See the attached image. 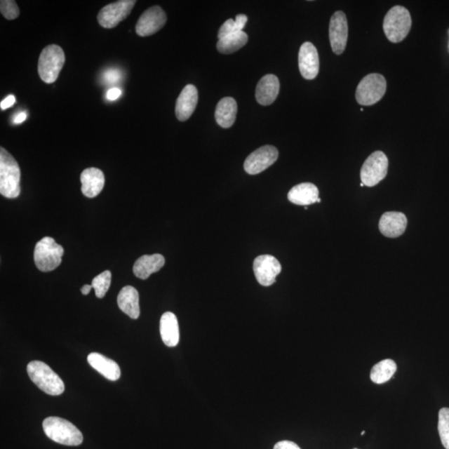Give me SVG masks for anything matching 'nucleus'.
Instances as JSON below:
<instances>
[{"mask_svg":"<svg viewBox=\"0 0 449 449\" xmlns=\"http://www.w3.org/2000/svg\"><path fill=\"white\" fill-rule=\"evenodd\" d=\"M19 164L10 152L0 147V193L6 199H17L21 192Z\"/></svg>","mask_w":449,"mask_h":449,"instance_id":"f257e3e1","label":"nucleus"},{"mask_svg":"<svg viewBox=\"0 0 449 449\" xmlns=\"http://www.w3.org/2000/svg\"><path fill=\"white\" fill-rule=\"evenodd\" d=\"M43 429L48 438L62 445L79 446L83 441L77 427L61 417H47L43 422Z\"/></svg>","mask_w":449,"mask_h":449,"instance_id":"f03ea898","label":"nucleus"},{"mask_svg":"<svg viewBox=\"0 0 449 449\" xmlns=\"http://www.w3.org/2000/svg\"><path fill=\"white\" fill-rule=\"evenodd\" d=\"M27 372L33 383L44 393L56 396L65 392L64 381L46 363L30 362L27 366Z\"/></svg>","mask_w":449,"mask_h":449,"instance_id":"7ed1b4c3","label":"nucleus"},{"mask_svg":"<svg viewBox=\"0 0 449 449\" xmlns=\"http://www.w3.org/2000/svg\"><path fill=\"white\" fill-rule=\"evenodd\" d=\"M412 18L410 11L403 6L390 8L384 20V32L390 42L403 41L410 33Z\"/></svg>","mask_w":449,"mask_h":449,"instance_id":"20e7f679","label":"nucleus"},{"mask_svg":"<svg viewBox=\"0 0 449 449\" xmlns=\"http://www.w3.org/2000/svg\"><path fill=\"white\" fill-rule=\"evenodd\" d=\"M65 62V55L58 45L51 44L43 49L39 58L38 71L45 83L55 82Z\"/></svg>","mask_w":449,"mask_h":449,"instance_id":"39448f33","label":"nucleus"},{"mask_svg":"<svg viewBox=\"0 0 449 449\" xmlns=\"http://www.w3.org/2000/svg\"><path fill=\"white\" fill-rule=\"evenodd\" d=\"M65 250L52 237H43L35 246L34 262L40 272H49L60 266Z\"/></svg>","mask_w":449,"mask_h":449,"instance_id":"423d86ee","label":"nucleus"},{"mask_svg":"<svg viewBox=\"0 0 449 449\" xmlns=\"http://www.w3.org/2000/svg\"><path fill=\"white\" fill-rule=\"evenodd\" d=\"M387 83L383 75L371 74L366 76L358 83L356 98L358 105L371 106L382 100L386 93Z\"/></svg>","mask_w":449,"mask_h":449,"instance_id":"0eeeda50","label":"nucleus"},{"mask_svg":"<svg viewBox=\"0 0 449 449\" xmlns=\"http://www.w3.org/2000/svg\"><path fill=\"white\" fill-rule=\"evenodd\" d=\"M389 160L383 152L376 151L368 157L361 170V182L366 187H375L387 176Z\"/></svg>","mask_w":449,"mask_h":449,"instance_id":"6e6552de","label":"nucleus"},{"mask_svg":"<svg viewBox=\"0 0 449 449\" xmlns=\"http://www.w3.org/2000/svg\"><path fill=\"white\" fill-rule=\"evenodd\" d=\"M136 0H120L107 4L98 15V21L105 29H114L131 13Z\"/></svg>","mask_w":449,"mask_h":449,"instance_id":"1a4fd4ad","label":"nucleus"},{"mask_svg":"<svg viewBox=\"0 0 449 449\" xmlns=\"http://www.w3.org/2000/svg\"><path fill=\"white\" fill-rule=\"evenodd\" d=\"M279 152L275 147L263 146L247 156L244 169L250 175H257L264 172L276 163Z\"/></svg>","mask_w":449,"mask_h":449,"instance_id":"9d476101","label":"nucleus"},{"mask_svg":"<svg viewBox=\"0 0 449 449\" xmlns=\"http://www.w3.org/2000/svg\"><path fill=\"white\" fill-rule=\"evenodd\" d=\"M253 271L259 284L271 286L281 272V264L276 257L269 255H260L254 260Z\"/></svg>","mask_w":449,"mask_h":449,"instance_id":"9b49d317","label":"nucleus"},{"mask_svg":"<svg viewBox=\"0 0 449 449\" xmlns=\"http://www.w3.org/2000/svg\"><path fill=\"white\" fill-rule=\"evenodd\" d=\"M348 21L344 13L336 11L330 22V41L332 51L337 55H342L348 40Z\"/></svg>","mask_w":449,"mask_h":449,"instance_id":"f8f14e48","label":"nucleus"},{"mask_svg":"<svg viewBox=\"0 0 449 449\" xmlns=\"http://www.w3.org/2000/svg\"><path fill=\"white\" fill-rule=\"evenodd\" d=\"M167 22V15L160 6L148 8L142 13L136 25V32L141 37H147L159 32Z\"/></svg>","mask_w":449,"mask_h":449,"instance_id":"ddd939ff","label":"nucleus"},{"mask_svg":"<svg viewBox=\"0 0 449 449\" xmlns=\"http://www.w3.org/2000/svg\"><path fill=\"white\" fill-rule=\"evenodd\" d=\"M299 69L302 77L312 80L317 77L320 69V60L318 51L314 45L305 42L302 45L299 52Z\"/></svg>","mask_w":449,"mask_h":449,"instance_id":"4468645a","label":"nucleus"},{"mask_svg":"<svg viewBox=\"0 0 449 449\" xmlns=\"http://www.w3.org/2000/svg\"><path fill=\"white\" fill-rule=\"evenodd\" d=\"M406 215L402 213L388 212L382 215L380 231L386 237L397 238L403 234L407 227Z\"/></svg>","mask_w":449,"mask_h":449,"instance_id":"2eb2a0df","label":"nucleus"},{"mask_svg":"<svg viewBox=\"0 0 449 449\" xmlns=\"http://www.w3.org/2000/svg\"><path fill=\"white\" fill-rule=\"evenodd\" d=\"M197 102H199V92L194 85L188 84L182 89L176 103V116L179 121L185 122L194 112Z\"/></svg>","mask_w":449,"mask_h":449,"instance_id":"dca6fc26","label":"nucleus"},{"mask_svg":"<svg viewBox=\"0 0 449 449\" xmlns=\"http://www.w3.org/2000/svg\"><path fill=\"white\" fill-rule=\"evenodd\" d=\"M280 92V81L276 75L268 74L259 81L255 98L260 105H272Z\"/></svg>","mask_w":449,"mask_h":449,"instance_id":"f3484780","label":"nucleus"},{"mask_svg":"<svg viewBox=\"0 0 449 449\" xmlns=\"http://www.w3.org/2000/svg\"><path fill=\"white\" fill-rule=\"evenodd\" d=\"M82 182V192L88 199H93L100 194L105 187V174L100 169L90 168L85 169L81 174Z\"/></svg>","mask_w":449,"mask_h":449,"instance_id":"a211bd4d","label":"nucleus"},{"mask_svg":"<svg viewBox=\"0 0 449 449\" xmlns=\"http://www.w3.org/2000/svg\"><path fill=\"white\" fill-rule=\"evenodd\" d=\"M165 258L160 254L142 255L133 266V273L139 279L147 280L152 274L159 272L164 267Z\"/></svg>","mask_w":449,"mask_h":449,"instance_id":"6ab92c4d","label":"nucleus"},{"mask_svg":"<svg viewBox=\"0 0 449 449\" xmlns=\"http://www.w3.org/2000/svg\"><path fill=\"white\" fill-rule=\"evenodd\" d=\"M88 362L106 379L116 381L120 378L121 370L118 363L98 353H91L88 356Z\"/></svg>","mask_w":449,"mask_h":449,"instance_id":"aec40b11","label":"nucleus"},{"mask_svg":"<svg viewBox=\"0 0 449 449\" xmlns=\"http://www.w3.org/2000/svg\"><path fill=\"white\" fill-rule=\"evenodd\" d=\"M119 307L130 318L137 320L140 316V307H139V294L136 289L131 286L123 287L118 296Z\"/></svg>","mask_w":449,"mask_h":449,"instance_id":"412c9836","label":"nucleus"},{"mask_svg":"<svg viewBox=\"0 0 449 449\" xmlns=\"http://www.w3.org/2000/svg\"><path fill=\"white\" fill-rule=\"evenodd\" d=\"M288 199L293 204L307 206L318 201L319 189L312 183H300L291 188Z\"/></svg>","mask_w":449,"mask_h":449,"instance_id":"4be33fe9","label":"nucleus"},{"mask_svg":"<svg viewBox=\"0 0 449 449\" xmlns=\"http://www.w3.org/2000/svg\"><path fill=\"white\" fill-rule=\"evenodd\" d=\"M160 334L163 343L175 347L179 343L180 334L177 316L173 312H166L161 317Z\"/></svg>","mask_w":449,"mask_h":449,"instance_id":"5701e85b","label":"nucleus"},{"mask_svg":"<svg viewBox=\"0 0 449 449\" xmlns=\"http://www.w3.org/2000/svg\"><path fill=\"white\" fill-rule=\"evenodd\" d=\"M237 114V103L234 98H224L218 102L215 109V118L223 128H231L234 124Z\"/></svg>","mask_w":449,"mask_h":449,"instance_id":"b1692460","label":"nucleus"},{"mask_svg":"<svg viewBox=\"0 0 449 449\" xmlns=\"http://www.w3.org/2000/svg\"><path fill=\"white\" fill-rule=\"evenodd\" d=\"M248 41V36L242 32L227 36L221 39H218L217 44V51L223 55H231L244 47Z\"/></svg>","mask_w":449,"mask_h":449,"instance_id":"393cba45","label":"nucleus"},{"mask_svg":"<svg viewBox=\"0 0 449 449\" xmlns=\"http://www.w3.org/2000/svg\"><path fill=\"white\" fill-rule=\"evenodd\" d=\"M397 370V365L392 359H384L373 367L370 379L377 384H382L389 381Z\"/></svg>","mask_w":449,"mask_h":449,"instance_id":"a878e982","label":"nucleus"},{"mask_svg":"<svg viewBox=\"0 0 449 449\" xmlns=\"http://www.w3.org/2000/svg\"><path fill=\"white\" fill-rule=\"evenodd\" d=\"M248 18L245 15H238L236 20L232 19L227 20L219 29L218 39L227 37V36L242 32L246 25Z\"/></svg>","mask_w":449,"mask_h":449,"instance_id":"bb28decb","label":"nucleus"},{"mask_svg":"<svg viewBox=\"0 0 449 449\" xmlns=\"http://www.w3.org/2000/svg\"><path fill=\"white\" fill-rule=\"evenodd\" d=\"M438 434L443 446L449 449V408H443L438 413Z\"/></svg>","mask_w":449,"mask_h":449,"instance_id":"cd10ccee","label":"nucleus"},{"mask_svg":"<svg viewBox=\"0 0 449 449\" xmlns=\"http://www.w3.org/2000/svg\"><path fill=\"white\" fill-rule=\"evenodd\" d=\"M112 274L109 271H105L97 276L92 281V286L98 298L105 297L111 286Z\"/></svg>","mask_w":449,"mask_h":449,"instance_id":"c85d7f7f","label":"nucleus"},{"mask_svg":"<svg viewBox=\"0 0 449 449\" xmlns=\"http://www.w3.org/2000/svg\"><path fill=\"white\" fill-rule=\"evenodd\" d=\"M0 12L8 20H15L20 15V8L13 0H1Z\"/></svg>","mask_w":449,"mask_h":449,"instance_id":"c756f323","label":"nucleus"},{"mask_svg":"<svg viewBox=\"0 0 449 449\" xmlns=\"http://www.w3.org/2000/svg\"><path fill=\"white\" fill-rule=\"evenodd\" d=\"M103 78H105L107 83L114 84L120 79L121 74L118 70L109 69L105 72V74H103Z\"/></svg>","mask_w":449,"mask_h":449,"instance_id":"7c9ffc66","label":"nucleus"},{"mask_svg":"<svg viewBox=\"0 0 449 449\" xmlns=\"http://www.w3.org/2000/svg\"><path fill=\"white\" fill-rule=\"evenodd\" d=\"M274 449H300L297 444L290 441H281L277 443Z\"/></svg>","mask_w":449,"mask_h":449,"instance_id":"2f4dec72","label":"nucleus"},{"mask_svg":"<svg viewBox=\"0 0 449 449\" xmlns=\"http://www.w3.org/2000/svg\"><path fill=\"white\" fill-rule=\"evenodd\" d=\"M122 95V91L119 88H114L109 90L107 93V100L110 101H114Z\"/></svg>","mask_w":449,"mask_h":449,"instance_id":"473e14b6","label":"nucleus"},{"mask_svg":"<svg viewBox=\"0 0 449 449\" xmlns=\"http://www.w3.org/2000/svg\"><path fill=\"white\" fill-rule=\"evenodd\" d=\"M16 102L15 97L13 95L8 96L6 100H4L1 103H0V107H1L2 110H6L8 107H11L15 105Z\"/></svg>","mask_w":449,"mask_h":449,"instance_id":"72a5a7b5","label":"nucleus"},{"mask_svg":"<svg viewBox=\"0 0 449 449\" xmlns=\"http://www.w3.org/2000/svg\"><path fill=\"white\" fill-rule=\"evenodd\" d=\"M26 118H27L26 112H20V114H18L15 116V120H13V122H15V123H16V124H20V123L24 122V121H25Z\"/></svg>","mask_w":449,"mask_h":449,"instance_id":"f704fd0d","label":"nucleus"},{"mask_svg":"<svg viewBox=\"0 0 449 449\" xmlns=\"http://www.w3.org/2000/svg\"><path fill=\"white\" fill-rule=\"evenodd\" d=\"M92 289V285H85L82 287V289H81V292H82L83 295H87L90 293V291H91Z\"/></svg>","mask_w":449,"mask_h":449,"instance_id":"c9c22d12","label":"nucleus"},{"mask_svg":"<svg viewBox=\"0 0 449 449\" xmlns=\"http://www.w3.org/2000/svg\"><path fill=\"white\" fill-rule=\"evenodd\" d=\"M366 434V431H363V432L361 433V435H363Z\"/></svg>","mask_w":449,"mask_h":449,"instance_id":"e433bc0d","label":"nucleus"},{"mask_svg":"<svg viewBox=\"0 0 449 449\" xmlns=\"http://www.w3.org/2000/svg\"><path fill=\"white\" fill-rule=\"evenodd\" d=\"M363 186H365V185H363V183L361 182V187H363Z\"/></svg>","mask_w":449,"mask_h":449,"instance_id":"4c0bfd02","label":"nucleus"},{"mask_svg":"<svg viewBox=\"0 0 449 449\" xmlns=\"http://www.w3.org/2000/svg\"><path fill=\"white\" fill-rule=\"evenodd\" d=\"M354 449H357V448H354Z\"/></svg>","mask_w":449,"mask_h":449,"instance_id":"58836bf2","label":"nucleus"}]
</instances>
